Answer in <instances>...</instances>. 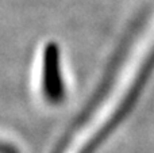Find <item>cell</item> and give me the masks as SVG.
<instances>
[{
  "instance_id": "1",
  "label": "cell",
  "mask_w": 154,
  "mask_h": 153,
  "mask_svg": "<svg viewBox=\"0 0 154 153\" xmlns=\"http://www.w3.org/2000/svg\"><path fill=\"white\" fill-rule=\"evenodd\" d=\"M43 75H42V88L48 100L57 102L62 95V83L60 77V64L58 52L56 45L50 43L46 46L43 54Z\"/></svg>"
}]
</instances>
